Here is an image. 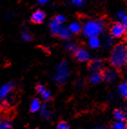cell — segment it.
I'll return each mask as SVG.
<instances>
[{
    "mask_svg": "<svg viewBox=\"0 0 127 129\" xmlns=\"http://www.w3.org/2000/svg\"><path fill=\"white\" fill-rule=\"evenodd\" d=\"M103 78H104V80L109 82V83H113V82L117 80L118 74L115 70H113V69L105 70L104 73V76H103Z\"/></svg>",
    "mask_w": 127,
    "mask_h": 129,
    "instance_id": "5",
    "label": "cell"
},
{
    "mask_svg": "<svg viewBox=\"0 0 127 129\" xmlns=\"http://www.w3.org/2000/svg\"><path fill=\"white\" fill-rule=\"evenodd\" d=\"M112 44H113V40H112L111 37H107L106 40H105V46H107V47H110V46H112Z\"/></svg>",
    "mask_w": 127,
    "mask_h": 129,
    "instance_id": "27",
    "label": "cell"
},
{
    "mask_svg": "<svg viewBox=\"0 0 127 129\" xmlns=\"http://www.w3.org/2000/svg\"><path fill=\"white\" fill-rule=\"evenodd\" d=\"M45 17H46V15H45L44 12L41 11V10H37L35 13H33L32 16H31V19H32V21L34 23L40 24L45 20Z\"/></svg>",
    "mask_w": 127,
    "mask_h": 129,
    "instance_id": "11",
    "label": "cell"
},
{
    "mask_svg": "<svg viewBox=\"0 0 127 129\" xmlns=\"http://www.w3.org/2000/svg\"><path fill=\"white\" fill-rule=\"evenodd\" d=\"M14 88V84L13 83H7L4 85L2 87L0 88V100H4L6 97L12 92V90Z\"/></svg>",
    "mask_w": 127,
    "mask_h": 129,
    "instance_id": "6",
    "label": "cell"
},
{
    "mask_svg": "<svg viewBox=\"0 0 127 129\" xmlns=\"http://www.w3.org/2000/svg\"><path fill=\"white\" fill-rule=\"evenodd\" d=\"M127 62V49L124 44H118L113 47L110 56V63L114 68H122Z\"/></svg>",
    "mask_w": 127,
    "mask_h": 129,
    "instance_id": "1",
    "label": "cell"
},
{
    "mask_svg": "<svg viewBox=\"0 0 127 129\" xmlns=\"http://www.w3.org/2000/svg\"><path fill=\"white\" fill-rule=\"evenodd\" d=\"M49 0H39V4H41V5H45V4H46V3H48Z\"/></svg>",
    "mask_w": 127,
    "mask_h": 129,
    "instance_id": "30",
    "label": "cell"
},
{
    "mask_svg": "<svg viewBox=\"0 0 127 129\" xmlns=\"http://www.w3.org/2000/svg\"><path fill=\"white\" fill-rule=\"evenodd\" d=\"M36 91L38 92V94H40L42 96V98L44 100H46V101H48V100L51 99V93L49 90L46 89L45 86H43L42 85H38L36 86Z\"/></svg>",
    "mask_w": 127,
    "mask_h": 129,
    "instance_id": "8",
    "label": "cell"
},
{
    "mask_svg": "<svg viewBox=\"0 0 127 129\" xmlns=\"http://www.w3.org/2000/svg\"><path fill=\"white\" fill-rule=\"evenodd\" d=\"M59 37H61V38H63V39H70L71 38V33L69 32V30L67 29V28L65 27H63L62 30H61V32L59 33Z\"/></svg>",
    "mask_w": 127,
    "mask_h": 129,
    "instance_id": "19",
    "label": "cell"
},
{
    "mask_svg": "<svg viewBox=\"0 0 127 129\" xmlns=\"http://www.w3.org/2000/svg\"><path fill=\"white\" fill-rule=\"evenodd\" d=\"M66 48H67V50H69L70 52H72V53H75L76 50L78 49V47H77V46H76L75 44L68 43V44L66 45Z\"/></svg>",
    "mask_w": 127,
    "mask_h": 129,
    "instance_id": "22",
    "label": "cell"
},
{
    "mask_svg": "<svg viewBox=\"0 0 127 129\" xmlns=\"http://www.w3.org/2000/svg\"><path fill=\"white\" fill-rule=\"evenodd\" d=\"M113 129H126V124L123 122L117 121L113 124Z\"/></svg>",
    "mask_w": 127,
    "mask_h": 129,
    "instance_id": "21",
    "label": "cell"
},
{
    "mask_svg": "<svg viewBox=\"0 0 127 129\" xmlns=\"http://www.w3.org/2000/svg\"><path fill=\"white\" fill-rule=\"evenodd\" d=\"M0 129H12V124L8 120H0Z\"/></svg>",
    "mask_w": 127,
    "mask_h": 129,
    "instance_id": "20",
    "label": "cell"
},
{
    "mask_svg": "<svg viewBox=\"0 0 127 129\" xmlns=\"http://www.w3.org/2000/svg\"><path fill=\"white\" fill-rule=\"evenodd\" d=\"M49 27H50L51 32L53 33L54 35L58 36V35H59V33L61 32L62 28L64 27V26L62 25V24L58 23V22H56V21L55 20V19H54L53 21H51V22H50Z\"/></svg>",
    "mask_w": 127,
    "mask_h": 129,
    "instance_id": "10",
    "label": "cell"
},
{
    "mask_svg": "<svg viewBox=\"0 0 127 129\" xmlns=\"http://www.w3.org/2000/svg\"><path fill=\"white\" fill-rule=\"evenodd\" d=\"M113 117L115 118L116 121H121V122H123L125 119H126V114L125 112H123L121 109H116L113 112Z\"/></svg>",
    "mask_w": 127,
    "mask_h": 129,
    "instance_id": "13",
    "label": "cell"
},
{
    "mask_svg": "<svg viewBox=\"0 0 127 129\" xmlns=\"http://www.w3.org/2000/svg\"><path fill=\"white\" fill-rule=\"evenodd\" d=\"M121 20H122V25L124 26L125 28H126V26H127V16H126V14H124L123 16H122V17L121 18Z\"/></svg>",
    "mask_w": 127,
    "mask_h": 129,
    "instance_id": "26",
    "label": "cell"
},
{
    "mask_svg": "<svg viewBox=\"0 0 127 129\" xmlns=\"http://www.w3.org/2000/svg\"><path fill=\"white\" fill-rule=\"evenodd\" d=\"M103 80V75L101 73H91L89 76V81L93 85H97Z\"/></svg>",
    "mask_w": 127,
    "mask_h": 129,
    "instance_id": "12",
    "label": "cell"
},
{
    "mask_svg": "<svg viewBox=\"0 0 127 129\" xmlns=\"http://www.w3.org/2000/svg\"><path fill=\"white\" fill-rule=\"evenodd\" d=\"M93 129H105V128L103 127V126H97V127H95V128H93Z\"/></svg>",
    "mask_w": 127,
    "mask_h": 129,
    "instance_id": "31",
    "label": "cell"
},
{
    "mask_svg": "<svg viewBox=\"0 0 127 129\" xmlns=\"http://www.w3.org/2000/svg\"><path fill=\"white\" fill-rule=\"evenodd\" d=\"M103 67H104V66H103L102 61L95 60L89 66V70H90L91 73H100L103 69Z\"/></svg>",
    "mask_w": 127,
    "mask_h": 129,
    "instance_id": "9",
    "label": "cell"
},
{
    "mask_svg": "<svg viewBox=\"0 0 127 129\" xmlns=\"http://www.w3.org/2000/svg\"><path fill=\"white\" fill-rule=\"evenodd\" d=\"M118 93L123 98H126L127 96V84L126 83H122L119 86H118Z\"/></svg>",
    "mask_w": 127,
    "mask_h": 129,
    "instance_id": "18",
    "label": "cell"
},
{
    "mask_svg": "<svg viewBox=\"0 0 127 129\" xmlns=\"http://www.w3.org/2000/svg\"><path fill=\"white\" fill-rule=\"evenodd\" d=\"M56 129H70V128H69V125L65 122H60L57 124Z\"/></svg>",
    "mask_w": 127,
    "mask_h": 129,
    "instance_id": "23",
    "label": "cell"
},
{
    "mask_svg": "<svg viewBox=\"0 0 127 129\" xmlns=\"http://www.w3.org/2000/svg\"><path fill=\"white\" fill-rule=\"evenodd\" d=\"M123 15H124V12H123V11H119L117 13V16L119 17V18H122Z\"/></svg>",
    "mask_w": 127,
    "mask_h": 129,
    "instance_id": "29",
    "label": "cell"
},
{
    "mask_svg": "<svg viewBox=\"0 0 127 129\" xmlns=\"http://www.w3.org/2000/svg\"><path fill=\"white\" fill-rule=\"evenodd\" d=\"M75 58L80 62H86L90 59V54L86 49L78 48L75 52Z\"/></svg>",
    "mask_w": 127,
    "mask_h": 129,
    "instance_id": "7",
    "label": "cell"
},
{
    "mask_svg": "<svg viewBox=\"0 0 127 129\" xmlns=\"http://www.w3.org/2000/svg\"><path fill=\"white\" fill-rule=\"evenodd\" d=\"M72 2L74 3L75 6H82L83 3V0H72Z\"/></svg>",
    "mask_w": 127,
    "mask_h": 129,
    "instance_id": "28",
    "label": "cell"
},
{
    "mask_svg": "<svg viewBox=\"0 0 127 129\" xmlns=\"http://www.w3.org/2000/svg\"><path fill=\"white\" fill-rule=\"evenodd\" d=\"M125 30H126V28L121 23H115L112 25L110 32H111V35L113 37L119 38V37H122V36L124 35Z\"/></svg>",
    "mask_w": 127,
    "mask_h": 129,
    "instance_id": "4",
    "label": "cell"
},
{
    "mask_svg": "<svg viewBox=\"0 0 127 129\" xmlns=\"http://www.w3.org/2000/svg\"><path fill=\"white\" fill-rule=\"evenodd\" d=\"M40 112H41V115H43V117L46 118V119H50L52 117V115H53V113L51 112V110L49 109L47 105H45V106H41Z\"/></svg>",
    "mask_w": 127,
    "mask_h": 129,
    "instance_id": "15",
    "label": "cell"
},
{
    "mask_svg": "<svg viewBox=\"0 0 127 129\" xmlns=\"http://www.w3.org/2000/svg\"><path fill=\"white\" fill-rule=\"evenodd\" d=\"M69 76V67L65 61H62L57 66L56 71L53 76L54 80L58 84H64Z\"/></svg>",
    "mask_w": 127,
    "mask_h": 129,
    "instance_id": "3",
    "label": "cell"
},
{
    "mask_svg": "<svg viewBox=\"0 0 127 129\" xmlns=\"http://www.w3.org/2000/svg\"><path fill=\"white\" fill-rule=\"evenodd\" d=\"M82 26L81 25L78 23V22H73L69 25V27H68V30L71 34H77L81 31Z\"/></svg>",
    "mask_w": 127,
    "mask_h": 129,
    "instance_id": "16",
    "label": "cell"
},
{
    "mask_svg": "<svg viewBox=\"0 0 127 129\" xmlns=\"http://www.w3.org/2000/svg\"><path fill=\"white\" fill-rule=\"evenodd\" d=\"M55 20L56 21V22H58V23L60 24H63L64 22L65 21V16H63V15H58V16H56V18H55Z\"/></svg>",
    "mask_w": 127,
    "mask_h": 129,
    "instance_id": "24",
    "label": "cell"
},
{
    "mask_svg": "<svg viewBox=\"0 0 127 129\" xmlns=\"http://www.w3.org/2000/svg\"><path fill=\"white\" fill-rule=\"evenodd\" d=\"M41 103H40V101L38 99H34L32 101V103H31L30 105V111L32 112V113H35V112H37V111H39L40 108H41Z\"/></svg>",
    "mask_w": 127,
    "mask_h": 129,
    "instance_id": "17",
    "label": "cell"
},
{
    "mask_svg": "<svg viewBox=\"0 0 127 129\" xmlns=\"http://www.w3.org/2000/svg\"><path fill=\"white\" fill-rule=\"evenodd\" d=\"M88 45L91 48H98L100 46H101V41L98 38V37H89V40H88Z\"/></svg>",
    "mask_w": 127,
    "mask_h": 129,
    "instance_id": "14",
    "label": "cell"
},
{
    "mask_svg": "<svg viewBox=\"0 0 127 129\" xmlns=\"http://www.w3.org/2000/svg\"><path fill=\"white\" fill-rule=\"evenodd\" d=\"M22 38L25 41H30V40H32V37L29 34H27V33H24L23 35H22Z\"/></svg>",
    "mask_w": 127,
    "mask_h": 129,
    "instance_id": "25",
    "label": "cell"
},
{
    "mask_svg": "<svg viewBox=\"0 0 127 129\" xmlns=\"http://www.w3.org/2000/svg\"><path fill=\"white\" fill-rule=\"evenodd\" d=\"M104 30V22L102 20H91L84 24L83 27V35L87 37H98Z\"/></svg>",
    "mask_w": 127,
    "mask_h": 129,
    "instance_id": "2",
    "label": "cell"
}]
</instances>
